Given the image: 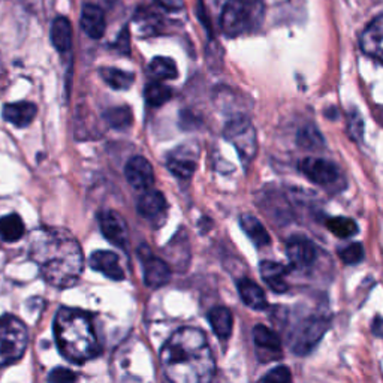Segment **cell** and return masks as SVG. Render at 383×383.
<instances>
[{
    "label": "cell",
    "mask_w": 383,
    "mask_h": 383,
    "mask_svg": "<svg viewBox=\"0 0 383 383\" xmlns=\"http://www.w3.org/2000/svg\"><path fill=\"white\" fill-rule=\"evenodd\" d=\"M136 210L140 216L148 222H160L162 217L167 214L168 202L159 190H145L136 202Z\"/></svg>",
    "instance_id": "cell-13"
},
{
    "label": "cell",
    "mask_w": 383,
    "mask_h": 383,
    "mask_svg": "<svg viewBox=\"0 0 383 383\" xmlns=\"http://www.w3.org/2000/svg\"><path fill=\"white\" fill-rule=\"evenodd\" d=\"M54 334L60 353L71 362L83 364L99 353L98 337L84 311L62 307L54 319Z\"/></svg>",
    "instance_id": "cell-3"
},
{
    "label": "cell",
    "mask_w": 383,
    "mask_h": 383,
    "mask_svg": "<svg viewBox=\"0 0 383 383\" xmlns=\"http://www.w3.org/2000/svg\"><path fill=\"white\" fill-rule=\"evenodd\" d=\"M360 44L367 56L383 63V16L374 18L365 27Z\"/></svg>",
    "instance_id": "cell-15"
},
{
    "label": "cell",
    "mask_w": 383,
    "mask_h": 383,
    "mask_svg": "<svg viewBox=\"0 0 383 383\" xmlns=\"http://www.w3.org/2000/svg\"><path fill=\"white\" fill-rule=\"evenodd\" d=\"M240 225L243 231L245 232V235H248L255 243V245H257V248H264V245L270 244L271 238H270L268 231L255 216L243 214L240 218Z\"/></svg>",
    "instance_id": "cell-23"
},
{
    "label": "cell",
    "mask_w": 383,
    "mask_h": 383,
    "mask_svg": "<svg viewBox=\"0 0 383 383\" xmlns=\"http://www.w3.org/2000/svg\"><path fill=\"white\" fill-rule=\"evenodd\" d=\"M259 271H261V276L264 282L271 287L272 291L282 294L286 292L289 287H287V283L284 282L286 276V267L279 264V262H272V261H264L259 267Z\"/></svg>",
    "instance_id": "cell-20"
},
{
    "label": "cell",
    "mask_w": 383,
    "mask_h": 383,
    "mask_svg": "<svg viewBox=\"0 0 383 383\" xmlns=\"http://www.w3.org/2000/svg\"><path fill=\"white\" fill-rule=\"evenodd\" d=\"M99 226L104 237L114 244L118 249H126L129 234H128V225L117 211L106 210L99 214Z\"/></svg>",
    "instance_id": "cell-9"
},
{
    "label": "cell",
    "mask_w": 383,
    "mask_h": 383,
    "mask_svg": "<svg viewBox=\"0 0 383 383\" xmlns=\"http://www.w3.org/2000/svg\"><path fill=\"white\" fill-rule=\"evenodd\" d=\"M148 71L157 79H175L179 75L175 62L170 57H155L148 65Z\"/></svg>",
    "instance_id": "cell-27"
},
{
    "label": "cell",
    "mask_w": 383,
    "mask_h": 383,
    "mask_svg": "<svg viewBox=\"0 0 383 383\" xmlns=\"http://www.w3.org/2000/svg\"><path fill=\"white\" fill-rule=\"evenodd\" d=\"M24 223L21 217L16 213L0 217V237L6 243H16L24 235Z\"/></svg>",
    "instance_id": "cell-25"
},
{
    "label": "cell",
    "mask_w": 383,
    "mask_h": 383,
    "mask_svg": "<svg viewBox=\"0 0 383 383\" xmlns=\"http://www.w3.org/2000/svg\"><path fill=\"white\" fill-rule=\"evenodd\" d=\"M167 167L175 177H179V179H190L196 171V162L192 157L177 155L168 159Z\"/></svg>",
    "instance_id": "cell-29"
},
{
    "label": "cell",
    "mask_w": 383,
    "mask_h": 383,
    "mask_svg": "<svg viewBox=\"0 0 383 383\" xmlns=\"http://www.w3.org/2000/svg\"><path fill=\"white\" fill-rule=\"evenodd\" d=\"M159 4L170 11H182L184 6V0H159Z\"/></svg>",
    "instance_id": "cell-37"
},
{
    "label": "cell",
    "mask_w": 383,
    "mask_h": 383,
    "mask_svg": "<svg viewBox=\"0 0 383 383\" xmlns=\"http://www.w3.org/2000/svg\"><path fill=\"white\" fill-rule=\"evenodd\" d=\"M348 133L353 141H361L364 135V121L358 111H353L348 116Z\"/></svg>",
    "instance_id": "cell-33"
},
{
    "label": "cell",
    "mask_w": 383,
    "mask_h": 383,
    "mask_svg": "<svg viewBox=\"0 0 383 383\" xmlns=\"http://www.w3.org/2000/svg\"><path fill=\"white\" fill-rule=\"evenodd\" d=\"M286 255L295 268H307L314 262L318 250L310 240L304 237H294L286 245Z\"/></svg>",
    "instance_id": "cell-14"
},
{
    "label": "cell",
    "mask_w": 383,
    "mask_h": 383,
    "mask_svg": "<svg viewBox=\"0 0 383 383\" xmlns=\"http://www.w3.org/2000/svg\"><path fill=\"white\" fill-rule=\"evenodd\" d=\"M102 79L114 90H129L135 83V75L128 71L117 70V67H102L99 71Z\"/></svg>",
    "instance_id": "cell-24"
},
{
    "label": "cell",
    "mask_w": 383,
    "mask_h": 383,
    "mask_svg": "<svg viewBox=\"0 0 383 383\" xmlns=\"http://www.w3.org/2000/svg\"><path fill=\"white\" fill-rule=\"evenodd\" d=\"M140 256L144 267V283L152 289H159L171 280V268L160 257L153 256L147 248L140 250Z\"/></svg>",
    "instance_id": "cell-10"
},
{
    "label": "cell",
    "mask_w": 383,
    "mask_h": 383,
    "mask_svg": "<svg viewBox=\"0 0 383 383\" xmlns=\"http://www.w3.org/2000/svg\"><path fill=\"white\" fill-rule=\"evenodd\" d=\"M291 370L284 365L272 368L268 372L261 383H291Z\"/></svg>",
    "instance_id": "cell-34"
},
{
    "label": "cell",
    "mask_w": 383,
    "mask_h": 383,
    "mask_svg": "<svg viewBox=\"0 0 383 383\" xmlns=\"http://www.w3.org/2000/svg\"><path fill=\"white\" fill-rule=\"evenodd\" d=\"M128 183L135 190H150L155 184V171L152 163L143 156H133L129 159L125 168Z\"/></svg>",
    "instance_id": "cell-11"
},
{
    "label": "cell",
    "mask_w": 383,
    "mask_h": 383,
    "mask_svg": "<svg viewBox=\"0 0 383 383\" xmlns=\"http://www.w3.org/2000/svg\"><path fill=\"white\" fill-rule=\"evenodd\" d=\"M105 13L98 5H84L81 12V27L91 39H101L105 33Z\"/></svg>",
    "instance_id": "cell-18"
},
{
    "label": "cell",
    "mask_w": 383,
    "mask_h": 383,
    "mask_svg": "<svg viewBox=\"0 0 383 383\" xmlns=\"http://www.w3.org/2000/svg\"><path fill=\"white\" fill-rule=\"evenodd\" d=\"M326 228L338 238H349L358 232V225L349 217H333L328 218Z\"/></svg>",
    "instance_id": "cell-30"
},
{
    "label": "cell",
    "mask_w": 383,
    "mask_h": 383,
    "mask_svg": "<svg viewBox=\"0 0 383 383\" xmlns=\"http://www.w3.org/2000/svg\"><path fill=\"white\" fill-rule=\"evenodd\" d=\"M341 261L348 265H357L364 259V248L361 243H353L338 252Z\"/></svg>",
    "instance_id": "cell-32"
},
{
    "label": "cell",
    "mask_w": 383,
    "mask_h": 383,
    "mask_svg": "<svg viewBox=\"0 0 383 383\" xmlns=\"http://www.w3.org/2000/svg\"><path fill=\"white\" fill-rule=\"evenodd\" d=\"M30 257L45 282L59 289L72 287L84 268V256L78 241L67 232L38 231L30 244Z\"/></svg>",
    "instance_id": "cell-2"
},
{
    "label": "cell",
    "mask_w": 383,
    "mask_h": 383,
    "mask_svg": "<svg viewBox=\"0 0 383 383\" xmlns=\"http://www.w3.org/2000/svg\"><path fill=\"white\" fill-rule=\"evenodd\" d=\"M90 267L94 271L102 272L105 277L116 280V282H121L126 277L125 271H123L120 265V259L114 252H108V250L94 252L90 256Z\"/></svg>",
    "instance_id": "cell-16"
},
{
    "label": "cell",
    "mask_w": 383,
    "mask_h": 383,
    "mask_svg": "<svg viewBox=\"0 0 383 383\" xmlns=\"http://www.w3.org/2000/svg\"><path fill=\"white\" fill-rule=\"evenodd\" d=\"M238 292L243 299V303L253 309V310H264L267 309V296L262 291V287H259L255 282L249 279H243L238 283Z\"/></svg>",
    "instance_id": "cell-21"
},
{
    "label": "cell",
    "mask_w": 383,
    "mask_h": 383,
    "mask_svg": "<svg viewBox=\"0 0 383 383\" xmlns=\"http://www.w3.org/2000/svg\"><path fill=\"white\" fill-rule=\"evenodd\" d=\"M29 343L26 325L12 314L0 318V368L21 360Z\"/></svg>",
    "instance_id": "cell-5"
},
{
    "label": "cell",
    "mask_w": 383,
    "mask_h": 383,
    "mask_svg": "<svg viewBox=\"0 0 383 383\" xmlns=\"http://www.w3.org/2000/svg\"><path fill=\"white\" fill-rule=\"evenodd\" d=\"M51 43L57 51L67 52L72 47V24L70 18L57 17L51 24Z\"/></svg>",
    "instance_id": "cell-19"
},
{
    "label": "cell",
    "mask_w": 383,
    "mask_h": 383,
    "mask_svg": "<svg viewBox=\"0 0 383 383\" xmlns=\"http://www.w3.org/2000/svg\"><path fill=\"white\" fill-rule=\"evenodd\" d=\"M114 48L121 52V54H126V56H129L131 52V33H129V29L128 27H125V29L121 30V33L118 35L116 44H114Z\"/></svg>",
    "instance_id": "cell-36"
},
{
    "label": "cell",
    "mask_w": 383,
    "mask_h": 383,
    "mask_svg": "<svg viewBox=\"0 0 383 383\" xmlns=\"http://www.w3.org/2000/svg\"><path fill=\"white\" fill-rule=\"evenodd\" d=\"M38 106L33 102H12L6 104L2 109L4 120L16 128H27L35 120Z\"/></svg>",
    "instance_id": "cell-17"
},
{
    "label": "cell",
    "mask_w": 383,
    "mask_h": 383,
    "mask_svg": "<svg viewBox=\"0 0 383 383\" xmlns=\"http://www.w3.org/2000/svg\"><path fill=\"white\" fill-rule=\"evenodd\" d=\"M104 120L106 125L117 131H125L132 126L133 123V114L129 106H116L109 108L104 113Z\"/></svg>",
    "instance_id": "cell-26"
},
{
    "label": "cell",
    "mask_w": 383,
    "mask_h": 383,
    "mask_svg": "<svg viewBox=\"0 0 383 383\" xmlns=\"http://www.w3.org/2000/svg\"><path fill=\"white\" fill-rule=\"evenodd\" d=\"M162 372L170 383H211L216 362L205 334L180 328L160 350Z\"/></svg>",
    "instance_id": "cell-1"
},
{
    "label": "cell",
    "mask_w": 383,
    "mask_h": 383,
    "mask_svg": "<svg viewBox=\"0 0 383 383\" xmlns=\"http://www.w3.org/2000/svg\"><path fill=\"white\" fill-rule=\"evenodd\" d=\"M253 340L257 348V355L261 361H272L282 357V341L279 335L270 330L268 326L256 325L253 330Z\"/></svg>",
    "instance_id": "cell-12"
},
{
    "label": "cell",
    "mask_w": 383,
    "mask_h": 383,
    "mask_svg": "<svg viewBox=\"0 0 383 383\" xmlns=\"http://www.w3.org/2000/svg\"><path fill=\"white\" fill-rule=\"evenodd\" d=\"M77 374L65 367L54 368L48 374V383H77Z\"/></svg>",
    "instance_id": "cell-35"
},
{
    "label": "cell",
    "mask_w": 383,
    "mask_h": 383,
    "mask_svg": "<svg viewBox=\"0 0 383 383\" xmlns=\"http://www.w3.org/2000/svg\"><path fill=\"white\" fill-rule=\"evenodd\" d=\"M264 0H228L222 11L221 26L228 38L257 30L264 21Z\"/></svg>",
    "instance_id": "cell-4"
},
{
    "label": "cell",
    "mask_w": 383,
    "mask_h": 383,
    "mask_svg": "<svg viewBox=\"0 0 383 383\" xmlns=\"http://www.w3.org/2000/svg\"><path fill=\"white\" fill-rule=\"evenodd\" d=\"M209 321L211 323L213 331L216 335L222 340H226L232 334V326H234V319L232 313L226 307H214L209 313Z\"/></svg>",
    "instance_id": "cell-22"
},
{
    "label": "cell",
    "mask_w": 383,
    "mask_h": 383,
    "mask_svg": "<svg viewBox=\"0 0 383 383\" xmlns=\"http://www.w3.org/2000/svg\"><path fill=\"white\" fill-rule=\"evenodd\" d=\"M225 138L237 148L240 157L244 163H250L256 156L257 141L256 131L248 117L237 116L231 118L223 131Z\"/></svg>",
    "instance_id": "cell-6"
},
{
    "label": "cell",
    "mask_w": 383,
    "mask_h": 383,
    "mask_svg": "<svg viewBox=\"0 0 383 383\" xmlns=\"http://www.w3.org/2000/svg\"><path fill=\"white\" fill-rule=\"evenodd\" d=\"M298 168L314 184L333 190H341L345 187L343 174L335 163L330 160L307 157L299 162Z\"/></svg>",
    "instance_id": "cell-7"
},
{
    "label": "cell",
    "mask_w": 383,
    "mask_h": 383,
    "mask_svg": "<svg viewBox=\"0 0 383 383\" xmlns=\"http://www.w3.org/2000/svg\"><path fill=\"white\" fill-rule=\"evenodd\" d=\"M330 328V319L313 316L299 323L292 338V350L296 355H307L316 346Z\"/></svg>",
    "instance_id": "cell-8"
},
{
    "label": "cell",
    "mask_w": 383,
    "mask_h": 383,
    "mask_svg": "<svg viewBox=\"0 0 383 383\" xmlns=\"http://www.w3.org/2000/svg\"><path fill=\"white\" fill-rule=\"evenodd\" d=\"M296 143L299 147L307 148V150H318L325 145L323 136L319 133V131L313 126H304L303 129H299Z\"/></svg>",
    "instance_id": "cell-31"
},
{
    "label": "cell",
    "mask_w": 383,
    "mask_h": 383,
    "mask_svg": "<svg viewBox=\"0 0 383 383\" xmlns=\"http://www.w3.org/2000/svg\"><path fill=\"white\" fill-rule=\"evenodd\" d=\"M171 98L172 90L162 83H152L144 89V99L150 106H162Z\"/></svg>",
    "instance_id": "cell-28"
}]
</instances>
